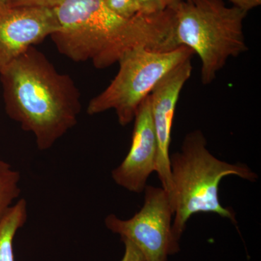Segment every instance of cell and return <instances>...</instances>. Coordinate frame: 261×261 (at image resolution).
Listing matches in <instances>:
<instances>
[{"label":"cell","mask_w":261,"mask_h":261,"mask_svg":"<svg viewBox=\"0 0 261 261\" xmlns=\"http://www.w3.org/2000/svg\"><path fill=\"white\" fill-rule=\"evenodd\" d=\"M53 10L59 30L50 37L58 50L75 62L92 61L97 69L140 46L162 51L173 18L172 9L122 18L106 0H63Z\"/></svg>","instance_id":"1"},{"label":"cell","mask_w":261,"mask_h":261,"mask_svg":"<svg viewBox=\"0 0 261 261\" xmlns=\"http://www.w3.org/2000/svg\"><path fill=\"white\" fill-rule=\"evenodd\" d=\"M0 81L7 114L33 134L39 150L50 149L78 123V87L35 47L3 68Z\"/></svg>","instance_id":"2"},{"label":"cell","mask_w":261,"mask_h":261,"mask_svg":"<svg viewBox=\"0 0 261 261\" xmlns=\"http://www.w3.org/2000/svg\"><path fill=\"white\" fill-rule=\"evenodd\" d=\"M173 10L162 51L187 47L201 61V82L210 84L228 58L248 50L244 34L247 12L223 0H184Z\"/></svg>","instance_id":"3"},{"label":"cell","mask_w":261,"mask_h":261,"mask_svg":"<svg viewBox=\"0 0 261 261\" xmlns=\"http://www.w3.org/2000/svg\"><path fill=\"white\" fill-rule=\"evenodd\" d=\"M172 190L169 195L173 216L172 228L178 240L187 221L199 213H213L236 224L232 210L221 205L219 185L222 178L237 176L254 181L257 175L243 163L231 164L221 161L207 148L200 130L187 134L181 150L170 155Z\"/></svg>","instance_id":"4"},{"label":"cell","mask_w":261,"mask_h":261,"mask_svg":"<svg viewBox=\"0 0 261 261\" xmlns=\"http://www.w3.org/2000/svg\"><path fill=\"white\" fill-rule=\"evenodd\" d=\"M194 53L185 46L168 51L140 46L127 51L118 61L119 70L107 88L91 99L90 116L114 110L118 123L127 126L134 121L137 108L160 81Z\"/></svg>","instance_id":"5"},{"label":"cell","mask_w":261,"mask_h":261,"mask_svg":"<svg viewBox=\"0 0 261 261\" xmlns=\"http://www.w3.org/2000/svg\"><path fill=\"white\" fill-rule=\"evenodd\" d=\"M145 203L129 219L108 215L106 227L137 246L145 261H168L179 250L172 228L173 211L169 195L163 187L147 186Z\"/></svg>","instance_id":"6"},{"label":"cell","mask_w":261,"mask_h":261,"mask_svg":"<svg viewBox=\"0 0 261 261\" xmlns=\"http://www.w3.org/2000/svg\"><path fill=\"white\" fill-rule=\"evenodd\" d=\"M59 30L51 8L0 6V71L29 47Z\"/></svg>","instance_id":"7"},{"label":"cell","mask_w":261,"mask_h":261,"mask_svg":"<svg viewBox=\"0 0 261 261\" xmlns=\"http://www.w3.org/2000/svg\"><path fill=\"white\" fill-rule=\"evenodd\" d=\"M191 59L165 75L150 93L151 116L158 144L155 172L168 195L172 190L169 151L173 118L182 89L191 76Z\"/></svg>","instance_id":"8"},{"label":"cell","mask_w":261,"mask_h":261,"mask_svg":"<svg viewBox=\"0 0 261 261\" xmlns=\"http://www.w3.org/2000/svg\"><path fill=\"white\" fill-rule=\"evenodd\" d=\"M132 145L128 154L112 171L113 181L128 191H145L151 173L155 171L158 144L151 116L150 94L136 112Z\"/></svg>","instance_id":"9"},{"label":"cell","mask_w":261,"mask_h":261,"mask_svg":"<svg viewBox=\"0 0 261 261\" xmlns=\"http://www.w3.org/2000/svg\"><path fill=\"white\" fill-rule=\"evenodd\" d=\"M27 202L21 198L0 220V261H15L13 242L18 230L27 222Z\"/></svg>","instance_id":"10"},{"label":"cell","mask_w":261,"mask_h":261,"mask_svg":"<svg viewBox=\"0 0 261 261\" xmlns=\"http://www.w3.org/2000/svg\"><path fill=\"white\" fill-rule=\"evenodd\" d=\"M20 181V172L0 159V220L14 205L21 193Z\"/></svg>","instance_id":"11"},{"label":"cell","mask_w":261,"mask_h":261,"mask_svg":"<svg viewBox=\"0 0 261 261\" xmlns=\"http://www.w3.org/2000/svg\"><path fill=\"white\" fill-rule=\"evenodd\" d=\"M108 8L122 18H133L140 10V0H106Z\"/></svg>","instance_id":"12"},{"label":"cell","mask_w":261,"mask_h":261,"mask_svg":"<svg viewBox=\"0 0 261 261\" xmlns=\"http://www.w3.org/2000/svg\"><path fill=\"white\" fill-rule=\"evenodd\" d=\"M182 1L184 0H140L138 13L150 15L174 9Z\"/></svg>","instance_id":"13"},{"label":"cell","mask_w":261,"mask_h":261,"mask_svg":"<svg viewBox=\"0 0 261 261\" xmlns=\"http://www.w3.org/2000/svg\"><path fill=\"white\" fill-rule=\"evenodd\" d=\"M63 0H10L9 5L13 6H33L53 8L61 4Z\"/></svg>","instance_id":"14"},{"label":"cell","mask_w":261,"mask_h":261,"mask_svg":"<svg viewBox=\"0 0 261 261\" xmlns=\"http://www.w3.org/2000/svg\"><path fill=\"white\" fill-rule=\"evenodd\" d=\"M124 243L125 251L121 261H145L140 250L129 240H122Z\"/></svg>","instance_id":"15"},{"label":"cell","mask_w":261,"mask_h":261,"mask_svg":"<svg viewBox=\"0 0 261 261\" xmlns=\"http://www.w3.org/2000/svg\"><path fill=\"white\" fill-rule=\"evenodd\" d=\"M233 7L248 12L261 5V0H229Z\"/></svg>","instance_id":"16"},{"label":"cell","mask_w":261,"mask_h":261,"mask_svg":"<svg viewBox=\"0 0 261 261\" xmlns=\"http://www.w3.org/2000/svg\"><path fill=\"white\" fill-rule=\"evenodd\" d=\"M10 0H0V6L9 4Z\"/></svg>","instance_id":"17"}]
</instances>
